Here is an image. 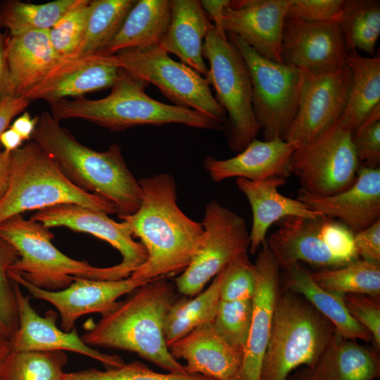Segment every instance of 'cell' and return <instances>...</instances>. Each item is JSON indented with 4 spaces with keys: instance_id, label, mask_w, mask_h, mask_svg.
Returning <instances> with one entry per match:
<instances>
[{
    "instance_id": "6da1fadb",
    "label": "cell",
    "mask_w": 380,
    "mask_h": 380,
    "mask_svg": "<svg viewBox=\"0 0 380 380\" xmlns=\"http://www.w3.org/2000/svg\"><path fill=\"white\" fill-rule=\"evenodd\" d=\"M138 182L142 193L139 208L133 214L118 215L147 253L144 263L130 276L153 280L182 273L203 242V227L178 206L171 175L160 173Z\"/></svg>"
},
{
    "instance_id": "7a4b0ae2",
    "label": "cell",
    "mask_w": 380,
    "mask_h": 380,
    "mask_svg": "<svg viewBox=\"0 0 380 380\" xmlns=\"http://www.w3.org/2000/svg\"><path fill=\"white\" fill-rule=\"evenodd\" d=\"M175 288L167 278L137 287L116 301L98 322L87 321L82 339L91 347L134 353L167 372L186 373L165 338L167 315L178 298Z\"/></svg>"
},
{
    "instance_id": "3957f363",
    "label": "cell",
    "mask_w": 380,
    "mask_h": 380,
    "mask_svg": "<svg viewBox=\"0 0 380 380\" xmlns=\"http://www.w3.org/2000/svg\"><path fill=\"white\" fill-rule=\"evenodd\" d=\"M31 140L54 160L70 182L85 192L108 199L118 215H131L139 208L141 186L118 144L103 152L87 147L47 111L39 116Z\"/></svg>"
},
{
    "instance_id": "277c9868",
    "label": "cell",
    "mask_w": 380,
    "mask_h": 380,
    "mask_svg": "<svg viewBox=\"0 0 380 380\" xmlns=\"http://www.w3.org/2000/svg\"><path fill=\"white\" fill-rule=\"evenodd\" d=\"M145 82L119 69L107 96L92 100L83 96L51 104L57 120L80 118L118 132L140 125L182 124L190 127L221 129L224 125L196 110L158 101L146 94Z\"/></svg>"
},
{
    "instance_id": "5b68a950",
    "label": "cell",
    "mask_w": 380,
    "mask_h": 380,
    "mask_svg": "<svg viewBox=\"0 0 380 380\" xmlns=\"http://www.w3.org/2000/svg\"><path fill=\"white\" fill-rule=\"evenodd\" d=\"M66 203L108 215L118 213L108 199L85 192L70 182L54 160L33 141L12 152L10 184L0 201V224L27 211Z\"/></svg>"
},
{
    "instance_id": "8992f818",
    "label": "cell",
    "mask_w": 380,
    "mask_h": 380,
    "mask_svg": "<svg viewBox=\"0 0 380 380\" xmlns=\"http://www.w3.org/2000/svg\"><path fill=\"white\" fill-rule=\"evenodd\" d=\"M335 331L333 324L302 296L288 291L280 293L260 380H287L296 368L312 365Z\"/></svg>"
},
{
    "instance_id": "52a82bcc",
    "label": "cell",
    "mask_w": 380,
    "mask_h": 380,
    "mask_svg": "<svg viewBox=\"0 0 380 380\" xmlns=\"http://www.w3.org/2000/svg\"><path fill=\"white\" fill-rule=\"evenodd\" d=\"M42 223L22 215L0 224V237L17 251L19 258L9 271L39 289L56 291L70 286L75 277L105 280L104 267L73 259L53 243V233Z\"/></svg>"
},
{
    "instance_id": "ba28073f",
    "label": "cell",
    "mask_w": 380,
    "mask_h": 380,
    "mask_svg": "<svg viewBox=\"0 0 380 380\" xmlns=\"http://www.w3.org/2000/svg\"><path fill=\"white\" fill-rule=\"evenodd\" d=\"M203 58L209 63L205 77L215 98L228 115V143L233 151H243L258 134L252 105L251 82L245 62L226 32L211 25L204 41Z\"/></svg>"
},
{
    "instance_id": "9c48e42d",
    "label": "cell",
    "mask_w": 380,
    "mask_h": 380,
    "mask_svg": "<svg viewBox=\"0 0 380 380\" xmlns=\"http://www.w3.org/2000/svg\"><path fill=\"white\" fill-rule=\"evenodd\" d=\"M94 56L147 84H153L175 106L196 110L226 124V113L213 96L207 80L191 68L172 59L160 46Z\"/></svg>"
},
{
    "instance_id": "30bf717a",
    "label": "cell",
    "mask_w": 380,
    "mask_h": 380,
    "mask_svg": "<svg viewBox=\"0 0 380 380\" xmlns=\"http://www.w3.org/2000/svg\"><path fill=\"white\" fill-rule=\"evenodd\" d=\"M229 35L249 73L253 110L265 140L284 139L297 113L303 72L292 65L269 60L241 37Z\"/></svg>"
},
{
    "instance_id": "8fae6325",
    "label": "cell",
    "mask_w": 380,
    "mask_h": 380,
    "mask_svg": "<svg viewBox=\"0 0 380 380\" xmlns=\"http://www.w3.org/2000/svg\"><path fill=\"white\" fill-rule=\"evenodd\" d=\"M352 131L338 120L312 140L300 144L291 158V173L303 190L331 196L348 189L360 166Z\"/></svg>"
},
{
    "instance_id": "7c38bea8",
    "label": "cell",
    "mask_w": 380,
    "mask_h": 380,
    "mask_svg": "<svg viewBox=\"0 0 380 380\" xmlns=\"http://www.w3.org/2000/svg\"><path fill=\"white\" fill-rule=\"evenodd\" d=\"M205 238L187 267L175 280L178 292L193 297L232 260L248 251L250 234L244 219L215 200L205 206Z\"/></svg>"
},
{
    "instance_id": "4fadbf2b",
    "label": "cell",
    "mask_w": 380,
    "mask_h": 380,
    "mask_svg": "<svg viewBox=\"0 0 380 380\" xmlns=\"http://www.w3.org/2000/svg\"><path fill=\"white\" fill-rule=\"evenodd\" d=\"M30 220L49 228L64 227L87 233L108 242L122 256L120 263L107 267L109 280L129 277L147 258L145 248L134 240L129 224L125 221L118 222L103 212L66 203L37 210Z\"/></svg>"
},
{
    "instance_id": "5bb4252c",
    "label": "cell",
    "mask_w": 380,
    "mask_h": 380,
    "mask_svg": "<svg viewBox=\"0 0 380 380\" xmlns=\"http://www.w3.org/2000/svg\"><path fill=\"white\" fill-rule=\"evenodd\" d=\"M350 84L348 65L318 73L303 72L297 113L284 139L300 145L336 122L345 110Z\"/></svg>"
},
{
    "instance_id": "9a60e30c",
    "label": "cell",
    "mask_w": 380,
    "mask_h": 380,
    "mask_svg": "<svg viewBox=\"0 0 380 380\" xmlns=\"http://www.w3.org/2000/svg\"><path fill=\"white\" fill-rule=\"evenodd\" d=\"M339 15L320 23L286 18L281 39L283 63L304 73L322 72L347 65V49Z\"/></svg>"
},
{
    "instance_id": "2e32d148",
    "label": "cell",
    "mask_w": 380,
    "mask_h": 380,
    "mask_svg": "<svg viewBox=\"0 0 380 380\" xmlns=\"http://www.w3.org/2000/svg\"><path fill=\"white\" fill-rule=\"evenodd\" d=\"M8 274L12 281L25 288L32 298L53 305L61 317V328L67 332L75 327V322L80 317L94 312L102 315L114 305L118 298L153 281L140 280L131 276L119 280L75 277L68 287L51 291L31 285L9 270Z\"/></svg>"
},
{
    "instance_id": "e0dca14e",
    "label": "cell",
    "mask_w": 380,
    "mask_h": 380,
    "mask_svg": "<svg viewBox=\"0 0 380 380\" xmlns=\"http://www.w3.org/2000/svg\"><path fill=\"white\" fill-rule=\"evenodd\" d=\"M261 246L253 263L255 288L248 338L240 369L234 380H260L274 313L281 292L279 267L266 241Z\"/></svg>"
},
{
    "instance_id": "ac0fdd59",
    "label": "cell",
    "mask_w": 380,
    "mask_h": 380,
    "mask_svg": "<svg viewBox=\"0 0 380 380\" xmlns=\"http://www.w3.org/2000/svg\"><path fill=\"white\" fill-rule=\"evenodd\" d=\"M18 327L11 338V348L15 351H71L85 355L103 364L106 368L122 365L121 357L101 353L86 344L76 328L64 331L56 326L58 315L49 310L39 315L25 296L20 285L14 281Z\"/></svg>"
},
{
    "instance_id": "d6986e66",
    "label": "cell",
    "mask_w": 380,
    "mask_h": 380,
    "mask_svg": "<svg viewBox=\"0 0 380 380\" xmlns=\"http://www.w3.org/2000/svg\"><path fill=\"white\" fill-rule=\"evenodd\" d=\"M287 6L288 0L231 1L223 14V28L265 58L284 63L281 39Z\"/></svg>"
},
{
    "instance_id": "ffe728a7",
    "label": "cell",
    "mask_w": 380,
    "mask_h": 380,
    "mask_svg": "<svg viewBox=\"0 0 380 380\" xmlns=\"http://www.w3.org/2000/svg\"><path fill=\"white\" fill-rule=\"evenodd\" d=\"M297 199L357 233L380 220V167H359L355 182L340 193L320 196L300 189Z\"/></svg>"
},
{
    "instance_id": "44dd1931",
    "label": "cell",
    "mask_w": 380,
    "mask_h": 380,
    "mask_svg": "<svg viewBox=\"0 0 380 380\" xmlns=\"http://www.w3.org/2000/svg\"><path fill=\"white\" fill-rule=\"evenodd\" d=\"M119 68L94 56L63 58L22 98L30 102L44 100L50 105L69 96L76 98L111 88Z\"/></svg>"
},
{
    "instance_id": "7402d4cb",
    "label": "cell",
    "mask_w": 380,
    "mask_h": 380,
    "mask_svg": "<svg viewBox=\"0 0 380 380\" xmlns=\"http://www.w3.org/2000/svg\"><path fill=\"white\" fill-rule=\"evenodd\" d=\"M298 144L281 138L260 141L254 139L236 156L224 160L206 156L203 166L210 178L219 182L236 177L263 181L286 179L291 173V158Z\"/></svg>"
},
{
    "instance_id": "603a6c76",
    "label": "cell",
    "mask_w": 380,
    "mask_h": 380,
    "mask_svg": "<svg viewBox=\"0 0 380 380\" xmlns=\"http://www.w3.org/2000/svg\"><path fill=\"white\" fill-rule=\"evenodd\" d=\"M169 350L176 360L186 361V373L215 380H234L243 359V353L222 338L213 322L196 328L175 342Z\"/></svg>"
},
{
    "instance_id": "cb8c5ba5",
    "label": "cell",
    "mask_w": 380,
    "mask_h": 380,
    "mask_svg": "<svg viewBox=\"0 0 380 380\" xmlns=\"http://www.w3.org/2000/svg\"><path fill=\"white\" fill-rule=\"evenodd\" d=\"M324 217H289L279 221L266 243L280 270L300 262L329 269L347 265L330 252L321 237Z\"/></svg>"
},
{
    "instance_id": "d4e9b609",
    "label": "cell",
    "mask_w": 380,
    "mask_h": 380,
    "mask_svg": "<svg viewBox=\"0 0 380 380\" xmlns=\"http://www.w3.org/2000/svg\"><path fill=\"white\" fill-rule=\"evenodd\" d=\"M236 185L247 198L253 214L248 252L255 254L265 241L270 227L277 222L289 217H300L318 219L324 216L314 212L298 199L281 194L278 188L285 179L273 177L263 181H251L238 178Z\"/></svg>"
},
{
    "instance_id": "484cf974",
    "label": "cell",
    "mask_w": 380,
    "mask_h": 380,
    "mask_svg": "<svg viewBox=\"0 0 380 380\" xmlns=\"http://www.w3.org/2000/svg\"><path fill=\"white\" fill-rule=\"evenodd\" d=\"M49 30H35L6 37L8 80L6 95L23 97L63 58L53 49Z\"/></svg>"
},
{
    "instance_id": "4316f807",
    "label": "cell",
    "mask_w": 380,
    "mask_h": 380,
    "mask_svg": "<svg viewBox=\"0 0 380 380\" xmlns=\"http://www.w3.org/2000/svg\"><path fill=\"white\" fill-rule=\"evenodd\" d=\"M296 375L301 380H375L380 360L376 350L335 331L318 359Z\"/></svg>"
},
{
    "instance_id": "83f0119b",
    "label": "cell",
    "mask_w": 380,
    "mask_h": 380,
    "mask_svg": "<svg viewBox=\"0 0 380 380\" xmlns=\"http://www.w3.org/2000/svg\"><path fill=\"white\" fill-rule=\"evenodd\" d=\"M171 16L160 47L205 78L208 68L203 60L205 38L213 25L200 1L171 0Z\"/></svg>"
},
{
    "instance_id": "f1b7e54d",
    "label": "cell",
    "mask_w": 380,
    "mask_h": 380,
    "mask_svg": "<svg viewBox=\"0 0 380 380\" xmlns=\"http://www.w3.org/2000/svg\"><path fill=\"white\" fill-rule=\"evenodd\" d=\"M171 16L169 0H139L127 14L120 30L99 54L108 56L126 49L160 46Z\"/></svg>"
},
{
    "instance_id": "f546056e",
    "label": "cell",
    "mask_w": 380,
    "mask_h": 380,
    "mask_svg": "<svg viewBox=\"0 0 380 380\" xmlns=\"http://www.w3.org/2000/svg\"><path fill=\"white\" fill-rule=\"evenodd\" d=\"M284 271L285 291L305 298L333 324L338 334L350 340L369 341L372 339L368 331L349 314L343 301V295L331 293L321 288L312 278L310 272L300 262Z\"/></svg>"
},
{
    "instance_id": "4dcf8cb0",
    "label": "cell",
    "mask_w": 380,
    "mask_h": 380,
    "mask_svg": "<svg viewBox=\"0 0 380 380\" xmlns=\"http://www.w3.org/2000/svg\"><path fill=\"white\" fill-rule=\"evenodd\" d=\"M346 63L351 72V84L339 120L353 132L380 106V57L348 51Z\"/></svg>"
},
{
    "instance_id": "1f68e13d",
    "label": "cell",
    "mask_w": 380,
    "mask_h": 380,
    "mask_svg": "<svg viewBox=\"0 0 380 380\" xmlns=\"http://www.w3.org/2000/svg\"><path fill=\"white\" fill-rule=\"evenodd\" d=\"M222 270L210 286L193 297H184L172 304L167 315L165 338L168 348L199 326L213 322L220 303Z\"/></svg>"
},
{
    "instance_id": "d6a6232c",
    "label": "cell",
    "mask_w": 380,
    "mask_h": 380,
    "mask_svg": "<svg viewBox=\"0 0 380 380\" xmlns=\"http://www.w3.org/2000/svg\"><path fill=\"white\" fill-rule=\"evenodd\" d=\"M134 0H94L82 40L72 58L100 53L111 42L134 6Z\"/></svg>"
},
{
    "instance_id": "836d02e7",
    "label": "cell",
    "mask_w": 380,
    "mask_h": 380,
    "mask_svg": "<svg viewBox=\"0 0 380 380\" xmlns=\"http://www.w3.org/2000/svg\"><path fill=\"white\" fill-rule=\"evenodd\" d=\"M339 23L347 51L374 54L380 35L379 0H344Z\"/></svg>"
},
{
    "instance_id": "e575fe53",
    "label": "cell",
    "mask_w": 380,
    "mask_h": 380,
    "mask_svg": "<svg viewBox=\"0 0 380 380\" xmlns=\"http://www.w3.org/2000/svg\"><path fill=\"white\" fill-rule=\"evenodd\" d=\"M77 0H56L32 4L8 0L0 4V28L10 36L27 32L50 30L76 3Z\"/></svg>"
},
{
    "instance_id": "d590c367",
    "label": "cell",
    "mask_w": 380,
    "mask_h": 380,
    "mask_svg": "<svg viewBox=\"0 0 380 380\" xmlns=\"http://www.w3.org/2000/svg\"><path fill=\"white\" fill-rule=\"evenodd\" d=\"M310 274L321 288L331 293L380 295V263L357 259L340 267Z\"/></svg>"
},
{
    "instance_id": "8d00e7d4",
    "label": "cell",
    "mask_w": 380,
    "mask_h": 380,
    "mask_svg": "<svg viewBox=\"0 0 380 380\" xmlns=\"http://www.w3.org/2000/svg\"><path fill=\"white\" fill-rule=\"evenodd\" d=\"M63 351L11 350L0 365V380H63Z\"/></svg>"
},
{
    "instance_id": "74e56055",
    "label": "cell",
    "mask_w": 380,
    "mask_h": 380,
    "mask_svg": "<svg viewBox=\"0 0 380 380\" xmlns=\"http://www.w3.org/2000/svg\"><path fill=\"white\" fill-rule=\"evenodd\" d=\"M91 10V1L76 3L49 30L51 43L62 58H72L84 37Z\"/></svg>"
},
{
    "instance_id": "f35d334b",
    "label": "cell",
    "mask_w": 380,
    "mask_h": 380,
    "mask_svg": "<svg viewBox=\"0 0 380 380\" xmlns=\"http://www.w3.org/2000/svg\"><path fill=\"white\" fill-rule=\"evenodd\" d=\"M63 380H215L201 375L188 373H160L149 369L139 361L104 370L91 368L65 372Z\"/></svg>"
},
{
    "instance_id": "ab89813d",
    "label": "cell",
    "mask_w": 380,
    "mask_h": 380,
    "mask_svg": "<svg viewBox=\"0 0 380 380\" xmlns=\"http://www.w3.org/2000/svg\"><path fill=\"white\" fill-rule=\"evenodd\" d=\"M252 310V300H220L213 321L215 329L222 338L243 353L248 338Z\"/></svg>"
},
{
    "instance_id": "60d3db41",
    "label": "cell",
    "mask_w": 380,
    "mask_h": 380,
    "mask_svg": "<svg viewBox=\"0 0 380 380\" xmlns=\"http://www.w3.org/2000/svg\"><path fill=\"white\" fill-rule=\"evenodd\" d=\"M19 258L15 248L0 237V330L10 338L18 327V315L14 281L8 270Z\"/></svg>"
},
{
    "instance_id": "b9f144b4",
    "label": "cell",
    "mask_w": 380,
    "mask_h": 380,
    "mask_svg": "<svg viewBox=\"0 0 380 380\" xmlns=\"http://www.w3.org/2000/svg\"><path fill=\"white\" fill-rule=\"evenodd\" d=\"M248 251L232 260L222 270L220 300H252L255 288L253 263Z\"/></svg>"
},
{
    "instance_id": "7bdbcfd3",
    "label": "cell",
    "mask_w": 380,
    "mask_h": 380,
    "mask_svg": "<svg viewBox=\"0 0 380 380\" xmlns=\"http://www.w3.org/2000/svg\"><path fill=\"white\" fill-rule=\"evenodd\" d=\"M352 141L359 163L368 167H379L380 163V106L374 109L353 132Z\"/></svg>"
},
{
    "instance_id": "ee69618b",
    "label": "cell",
    "mask_w": 380,
    "mask_h": 380,
    "mask_svg": "<svg viewBox=\"0 0 380 380\" xmlns=\"http://www.w3.org/2000/svg\"><path fill=\"white\" fill-rule=\"evenodd\" d=\"M345 305L352 317L371 335L377 350L380 348V299L379 296L346 293Z\"/></svg>"
},
{
    "instance_id": "f6af8a7d",
    "label": "cell",
    "mask_w": 380,
    "mask_h": 380,
    "mask_svg": "<svg viewBox=\"0 0 380 380\" xmlns=\"http://www.w3.org/2000/svg\"><path fill=\"white\" fill-rule=\"evenodd\" d=\"M320 235L330 252L346 264L358 259L354 233L341 222L324 217L321 222Z\"/></svg>"
},
{
    "instance_id": "bcb514c9",
    "label": "cell",
    "mask_w": 380,
    "mask_h": 380,
    "mask_svg": "<svg viewBox=\"0 0 380 380\" xmlns=\"http://www.w3.org/2000/svg\"><path fill=\"white\" fill-rule=\"evenodd\" d=\"M344 0H288L286 18L320 23L339 15Z\"/></svg>"
},
{
    "instance_id": "7dc6e473",
    "label": "cell",
    "mask_w": 380,
    "mask_h": 380,
    "mask_svg": "<svg viewBox=\"0 0 380 380\" xmlns=\"http://www.w3.org/2000/svg\"><path fill=\"white\" fill-rule=\"evenodd\" d=\"M358 257L371 262L380 263V220L354 234Z\"/></svg>"
},
{
    "instance_id": "c3c4849f",
    "label": "cell",
    "mask_w": 380,
    "mask_h": 380,
    "mask_svg": "<svg viewBox=\"0 0 380 380\" xmlns=\"http://www.w3.org/2000/svg\"><path fill=\"white\" fill-rule=\"evenodd\" d=\"M30 101L22 97L6 95L0 100V137L10 127L12 120L23 112ZM1 146L0 144V151Z\"/></svg>"
},
{
    "instance_id": "681fc988",
    "label": "cell",
    "mask_w": 380,
    "mask_h": 380,
    "mask_svg": "<svg viewBox=\"0 0 380 380\" xmlns=\"http://www.w3.org/2000/svg\"><path fill=\"white\" fill-rule=\"evenodd\" d=\"M200 2L209 20L213 23L214 27L220 31L225 32L222 25L223 14L231 1L202 0Z\"/></svg>"
},
{
    "instance_id": "f907efd6",
    "label": "cell",
    "mask_w": 380,
    "mask_h": 380,
    "mask_svg": "<svg viewBox=\"0 0 380 380\" xmlns=\"http://www.w3.org/2000/svg\"><path fill=\"white\" fill-rule=\"evenodd\" d=\"M38 120V115L32 117L27 111H25L14 120L9 127L17 132L23 141H30L37 125Z\"/></svg>"
},
{
    "instance_id": "816d5d0a",
    "label": "cell",
    "mask_w": 380,
    "mask_h": 380,
    "mask_svg": "<svg viewBox=\"0 0 380 380\" xmlns=\"http://www.w3.org/2000/svg\"><path fill=\"white\" fill-rule=\"evenodd\" d=\"M12 172V153L0 151V201L9 186Z\"/></svg>"
},
{
    "instance_id": "f5cc1de1",
    "label": "cell",
    "mask_w": 380,
    "mask_h": 380,
    "mask_svg": "<svg viewBox=\"0 0 380 380\" xmlns=\"http://www.w3.org/2000/svg\"><path fill=\"white\" fill-rule=\"evenodd\" d=\"M6 39L0 31V100L6 96L8 80V67L6 56Z\"/></svg>"
},
{
    "instance_id": "db71d44e",
    "label": "cell",
    "mask_w": 380,
    "mask_h": 380,
    "mask_svg": "<svg viewBox=\"0 0 380 380\" xmlns=\"http://www.w3.org/2000/svg\"><path fill=\"white\" fill-rule=\"evenodd\" d=\"M23 141L21 137L10 127L5 130L0 137L1 146L7 153H12L20 148Z\"/></svg>"
},
{
    "instance_id": "11a10c76",
    "label": "cell",
    "mask_w": 380,
    "mask_h": 380,
    "mask_svg": "<svg viewBox=\"0 0 380 380\" xmlns=\"http://www.w3.org/2000/svg\"><path fill=\"white\" fill-rule=\"evenodd\" d=\"M11 350V338L0 330V365Z\"/></svg>"
},
{
    "instance_id": "9f6ffc18",
    "label": "cell",
    "mask_w": 380,
    "mask_h": 380,
    "mask_svg": "<svg viewBox=\"0 0 380 380\" xmlns=\"http://www.w3.org/2000/svg\"><path fill=\"white\" fill-rule=\"evenodd\" d=\"M287 380H301V379H299L296 375H294L293 376H289Z\"/></svg>"
}]
</instances>
